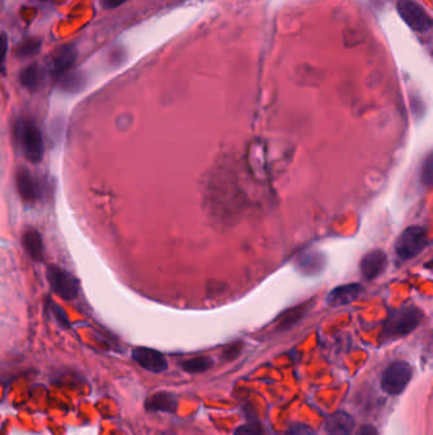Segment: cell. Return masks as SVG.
Wrapping results in <instances>:
<instances>
[{
  "mask_svg": "<svg viewBox=\"0 0 433 435\" xmlns=\"http://www.w3.org/2000/svg\"><path fill=\"white\" fill-rule=\"evenodd\" d=\"M14 138L18 141L22 152L31 163H39L44 158V139L36 122L27 117H20L14 124Z\"/></svg>",
  "mask_w": 433,
  "mask_h": 435,
  "instance_id": "6da1fadb",
  "label": "cell"
},
{
  "mask_svg": "<svg viewBox=\"0 0 433 435\" xmlns=\"http://www.w3.org/2000/svg\"><path fill=\"white\" fill-rule=\"evenodd\" d=\"M422 318H423V314L418 308L404 307L396 309L385 323L384 331H382V340L391 341V340L407 336L420 326Z\"/></svg>",
  "mask_w": 433,
  "mask_h": 435,
  "instance_id": "7a4b0ae2",
  "label": "cell"
},
{
  "mask_svg": "<svg viewBox=\"0 0 433 435\" xmlns=\"http://www.w3.org/2000/svg\"><path fill=\"white\" fill-rule=\"evenodd\" d=\"M428 244V234L426 228L420 225L408 227L401 233L395 244V251L401 260H410L418 256Z\"/></svg>",
  "mask_w": 433,
  "mask_h": 435,
  "instance_id": "3957f363",
  "label": "cell"
},
{
  "mask_svg": "<svg viewBox=\"0 0 433 435\" xmlns=\"http://www.w3.org/2000/svg\"><path fill=\"white\" fill-rule=\"evenodd\" d=\"M412 377L413 368L407 362H394L382 373V388L391 396L401 395L407 388Z\"/></svg>",
  "mask_w": 433,
  "mask_h": 435,
  "instance_id": "277c9868",
  "label": "cell"
},
{
  "mask_svg": "<svg viewBox=\"0 0 433 435\" xmlns=\"http://www.w3.org/2000/svg\"><path fill=\"white\" fill-rule=\"evenodd\" d=\"M47 280L52 290L65 301H73L79 294V282L69 271L51 265L47 269Z\"/></svg>",
  "mask_w": 433,
  "mask_h": 435,
  "instance_id": "5b68a950",
  "label": "cell"
},
{
  "mask_svg": "<svg viewBox=\"0 0 433 435\" xmlns=\"http://www.w3.org/2000/svg\"><path fill=\"white\" fill-rule=\"evenodd\" d=\"M398 13L408 26L417 32H427L432 27V20L426 9L417 3L415 0H399L398 1Z\"/></svg>",
  "mask_w": 433,
  "mask_h": 435,
  "instance_id": "8992f818",
  "label": "cell"
},
{
  "mask_svg": "<svg viewBox=\"0 0 433 435\" xmlns=\"http://www.w3.org/2000/svg\"><path fill=\"white\" fill-rule=\"evenodd\" d=\"M16 185L20 198L28 204H35L41 198V186L35 179L32 172L26 168H20L16 174Z\"/></svg>",
  "mask_w": 433,
  "mask_h": 435,
  "instance_id": "52a82bcc",
  "label": "cell"
},
{
  "mask_svg": "<svg viewBox=\"0 0 433 435\" xmlns=\"http://www.w3.org/2000/svg\"><path fill=\"white\" fill-rule=\"evenodd\" d=\"M133 359L141 368L153 373H161L168 368L166 357L161 352L149 347H135Z\"/></svg>",
  "mask_w": 433,
  "mask_h": 435,
  "instance_id": "ba28073f",
  "label": "cell"
},
{
  "mask_svg": "<svg viewBox=\"0 0 433 435\" xmlns=\"http://www.w3.org/2000/svg\"><path fill=\"white\" fill-rule=\"evenodd\" d=\"M77 47L73 44L61 46L58 52L52 55L50 60V73L54 77H63L66 73H69L73 65L77 60Z\"/></svg>",
  "mask_w": 433,
  "mask_h": 435,
  "instance_id": "9c48e42d",
  "label": "cell"
},
{
  "mask_svg": "<svg viewBox=\"0 0 433 435\" xmlns=\"http://www.w3.org/2000/svg\"><path fill=\"white\" fill-rule=\"evenodd\" d=\"M388 265V258L385 252L382 250H374L365 255L361 260V274L367 280H374L377 276L382 275Z\"/></svg>",
  "mask_w": 433,
  "mask_h": 435,
  "instance_id": "30bf717a",
  "label": "cell"
},
{
  "mask_svg": "<svg viewBox=\"0 0 433 435\" xmlns=\"http://www.w3.org/2000/svg\"><path fill=\"white\" fill-rule=\"evenodd\" d=\"M362 287L360 284H346L342 287H337L327 297V303L331 307H339V306H347L362 293Z\"/></svg>",
  "mask_w": 433,
  "mask_h": 435,
  "instance_id": "8fae6325",
  "label": "cell"
},
{
  "mask_svg": "<svg viewBox=\"0 0 433 435\" xmlns=\"http://www.w3.org/2000/svg\"><path fill=\"white\" fill-rule=\"evenodd\" d=\"M353 428V417L344 411H338L333 414L325 422V430L329 435H350Z\"/></svg>",
  "mask_w": 433,
  "mask_h": 435,
  "instance_id": "7c38bea8",
  "label": "cell"
},
{
  "mask_svg": "<svg viewBox=\"0 0 433 435\" xmlns=\"http://www.w3.org/2000/svg\"><path fill=\"white\" fill-rule=\"evenodd\" d=\"M178 400L169 392H158L149 397L145 403V409L152 412H176Z\"/></svg>",
  "mask_w": 433,
  "mask_h": 435,
  "instance_id": "4fadbf2b",
  "label": "cell"
},
{
  "mask_svg": "<svg viewBox=\"0 0 433 435\" xmlns=\"http://www.w3.org/2000/svg\"><path fill=\"white\" fill-rule=\"evenodd\" d=\"M22 244L25 247V251L35 261H41L44 257V241L42 236L36 230H27L23 233Z\"/></svg>",
  "mask_w": 433,
  "mask_h": 435,
  "instance_id": "5bb4252c",
  "label": "cell"
},
{
  "mask_svg": "<svg viewBox=\"0 0 433 435\" xmlns=\"http://www.w3.org/2000/svg\"><path fill=\"white\" fill-rule=\"evenodd\" d=\"M20 84L28 90H37L42 82V71L37 65H30L25 68L20 76Z\"/></svg>",
  "mask_w": 433,
  "mask_h": 435,
  "instance_id": "9a60e30c",
  "label": "cell"
},
{
  "mask_svg": "<svg viewBox=\"0 0 433 435\" xmlns=\"http://www.w3.org/2000/svg\"><path fill=\"white\" fill-rule=\"evenodd\" d=\"M60 88L68 92V93H77L79 90L84 88L85 84V78L83 74L73 71V73H66L63 77H60Z\"/></svg>",
  "mask_w": 433,
  "mask_h": 435,
  "instance_id": "2e32d148",
  "label": "cell"
},
{
  "mask_svg": "<svg viewBox=\"0 0 433 435\" xmlns=\"http://www.w3.org/2000/svg\"><path fill=\"white\" fill-rule=\"evenodd\" d=\"M214 362L209 357H197V358L187 359L185 362L181 363V367L183 371L192 374H197V373H204L212 368Z\"/></svg>",
  "mask_w": 433,
  "mask_h": 435,
  "instance_id": "e0dca14e",
  "label": "cell"
},
{
  "mask_svg": "<svg viewBox=\"0 0 433 435\" xmlns=\"http://www.w3.org/2000/svg\"><path fill=\"white\" fill-rule=\"evenodd\" d=\"M41 47V41L37 39L25 40L18 47H17V56L20 58H31L39 52Z\"/></svg>",
  "mask_w": 433,
  "mask_h": 435,
  "instance_id": "ac0fdd59",
  "label": "cell"
},
{
  "mask_svg": "<svg viewBox=\"0 0 433 435\" xmlns=\"http://www.w3.org/2000/svg\"><path fill=\"white\" fill-rule=\"evenodd\" d=\"M236 435H267V433L260 422H249L236 429Z\"/></svg>",
  "mask_w": 433,
  "mask_h": 435,
  "instance_id": "d6986e66",
  "label": "cell"
},
{
  "mask_svg": "<svg viewBox=\"0 0 433 435\" xmlns=\"http://www.w3.org/2000/svg\"><path fill=\"white\" fill-rule=\"evenodd\" d=\"M433 177V162L432 155H428L427 160H425L423 166H422V171H420V181L422 184L426 186H431L432 184Z\"/></svg>",
  "mask_w": 433,
  "mask_h": 435,
  "instance_id": "ffe728a7",
  "label": "cell"
},
{
  "mask_svg": "<svg viewBox=\"0 0 433 435\" xmlns=\"http://www.w3.org/2000/svg\"><path fill=\"white\" fill-rule=\"evenodd\" d=\"M50 308H51V312L54 314V317H55V320L58 321L61 326L71 327V321H69L68 316L63 311V308L58 306L56 303H54V302L50 304Z\"/></svg>",
  "mask_w": 433,
  "mask_h": 435,
  "instance_id": "44dd1931",
  "label": "cell"
},
{
  "mask_svg": "<svg viewBox=\"0 0 433 435\" xmlns=\"http://www.w3.org/2000/svg\"><path fill=\"white\" fill-rule=\"evenodd\" d=\"M8 39L4 33L0 35V73H4V63L7 58Z\"/></svg>",
  "mask_w": 433,
  "mask_h": 435,
  "instance_id": "7402d4cb",
  "label": "cell"
},
{
  "mask_svg": "<svg viewBox=\"0 0 433 435\" xmlns=\"http://www.w3.org/2000/svg\"><path fill=\"white\" fill-rule=\"evenodd\" d=\"M291 435H315V431L312 429L307 428L306 425H293V428L290 429Z\"/></svg>",
  "mask_w": 433,
  "mask_h": 435,
  "instance_id": "603a6c76",
  "label": "cell"
},
{
  "mask_svg": "<svg viewBox=\"0 0 433 435\" xmlns=\"http://www.w3.org/2000/svg\"><path fill=\"white\" fill-rule=\"evenodd\" d=\"M239 352H240V347L236 344V345L230 346L229 349L224 352V357L226 358V360H233L239 355Z\"/></svg>",
  "mask_w": 433,
  "mask_h": 435,
  "instance_id": "cb8c5ba5",
  "label": "cell"
},
{
  "mask_svg": "<svg viewBox=\"0 0 433 435\" xmlns=\"http://www.w3.org/2000/svg\"><path fill=\"white\" fill-rule=\"evenodd\" d=\"M128 0H102V4L107 9H114V8L120 7L123 3H126Z\"/></svg>",
  "mask_w": 433,
  "mask_h": 435,
  "instance_id": "d4e9b609",
  "label": "cell"
},
{
  "mask_svg": "<svg viewBox=\"0 0 433 435\" xmlns=\"http://www.w3.org/2000/svg\"><path fill=\"white\" fill-rule=\"evenodd\" d=\"M356 435H379V433H377V430L374 427L365 425L362 428H360Z\"/></svg>",
  "mask_w": 433,
  "mask_h": 435,
  "instance_id": "484cf974",
  "label": "cell"
}]
</instances>
